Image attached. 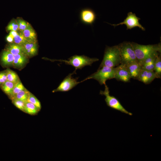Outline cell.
Returning <instances> with one entry per match:
<instances>
[{
    "label": "cell",
    "mask_w": 161,
    "mask_h": 161,
    "mask_svg": "<svg viewBox=\"0 0 161 161\" xmlns=\"http://www.w3.org/2000/svg\"><path fill=\"white\" fill-rule=\"evenodd\" d=\"M137 60L140 64L147 57L157 53H161L160 43L154 45H143L132 42Z\"/></svg>",
    "instance_id": "cell-1"
},
{
    "label": "cell",
    "mask_w": 161,
    "mask_h": 161,
    "mask_svg": "<svg viewBox=\"0 0 161 161\" xmlns=\"http://www.w3.org/2000/svg\"><path fill=\"white\" fill-rule=\"evenodd\" d=\"M121 63L120 51L118 45L106 47L103 59L98 69L106 66L114 67Z\"/></svg>",
    "instance_id": "cell-2"
},
{
    "label": "cell",
    "mask_w": 161,
    "mask_h": 161,
    "mask_svg": "<svg viewBox=\"0 0 161 161\" xmlns=\"http://www.w3.org/2000/svg\"><path fill=\"white\" fill-rule=\"evenodd\" d=\"M118 45L120 51V64L126 65L133 62L138 61L131 42H124Z\"/></svg>",
    "instance_id": "cell-3"
},
{
    "label": "cell",
    "mask_w": 161,
    "mask_h": 161,
    "mask_svg": "<svg viewBox=\"0 0 161 161\" xmlns=\"http://www.w3.org/2000/svg\"><path fill=\"white\" fill-rule=\"evenodd\" d=\"M98 60L99 59L96 58H90L84 55H75L69 58L68 60H59L57 61L74 67L75 70H76L77 69H81L86 66H91L93 63Z\"/></svg>",
    "instance_id": "cell-4"
},
{
    "label": "cell",
    "mask_w": 161,
    "mask_h": 161,
    "mask_svg": "<svg viewBox=\"0 0 161 161\" xmlns=\"http://www.w3.org/2000/svg\"><path fill=\"white\" fill-rule=\"evenodd\" d=\"M115 69V67L103 66L82 81L93 79L98 81L100 85H105L107 80L114 78Z\"/></svg>",
    "instance_id": "cell-5"
},
{
    "label": "cell",
    "mask_w": 161,
    "mask_h": 161,
    "mask_svg": "<svg viewBox=\"0 0 161 161\" xmlns=\"http://www.w3.org/2000/svg\"><path fill=\"white\" fill-rule=\"evenodd\" d=\"M105 89L104 91L100 90V94L105 96V100L107 105L110 108L127 114L129 115H132V114L127 111L122 105L119 100L109 94V91L108 86L104 85Z\"/></svg>",
    "instance_id": "cell-6"
},
{
    "label": "cell",
    "mask_w": 161,
    "mask_h": 161,
    "mask_svg": "<svg viewBox=\"0 0 161 161\" xmlns=\"http://www.w3.org/2000/svg\"><path fill=\"white\" fill-rule=\"evenodd\" d=\"M76 70H75L72 73L69 74L67 76L61 83L58 87L53 90V92H68L75 86L78 83L83 82L82 81H77L78 78H74L72 75L76 73Z\"/></svg>",
    "instance_id": "cell-7"
},
{
    "label": "cell",
    "mask_w": 161,
    "mask_h": 161,
    "mask_svg": "<svg viewBox=\"0 0 161 161\" xmlns=\"http://www.w3.org/2000/svg\"><path fill=\"white\" fill-rule=\"evenodd\" d=\"M140 19L137 17L135 14L132 12H130L127 14V16L123 21L117 24H109L114 27L119 25L125 24L127 27V30L131 29L136 27H138L142 30L145 31V28L139 23Z\"/></svg>",
    "instance_id": "cell-8"
},
{
    "label": "cell",
    "mask_w": 161,
    "mask_h": 161,
    "mask_svg": "<svg viewBox=\"0 0 161 161\" xmlns=\"http://www.w3.org/2000/svg\"><path fill=\"white\" fill-rule=\"evenodd\" d=\"M114 78L125 82L130 81L131 77L126 65L120 64L115 67Z\"/></svg>",
    "instance_id": "cell-9"
},
{
    "label": "cell",
    "mask_w": 161,
    "mask_h": 161,
    "mask_svg": "<svg viewBox=\"0 0 161 161\" xmlns=\"http://www.w3.org/2000/svg\"><path fill=\"white\" fill-rule=\"evenodd\" d=\"M81 21L86 24L92 25L96 18V15L94 12L90 9L82 10L80 13Z\"/></svg>",
    "instance_id": "cell-10"
},
{
    "label": "cell",
    "mask_w": 161,
    "mask_h": 161,
    "mask_svg": "<svg viewBox=\"0 0 161 161\" xmlns=\"http://www.w3.org/2000/svg\"><path fill=\"white\" fill-rule=\"evenodd\" d=\"M156 78L157 77L154 71H148L141 69L136 79L145 84H148Z\"/></svg>",
    "instance_id": "cell-11"
},
{
    "label": "cell",
    "mask_w": 161,
    "mask_h": 161,
    "mask_svg": "<svg viewBox=\"0 0 161 161\" xmlns=\"http://www.w3.org/2000/svg\"><path fill=\"white\" fill-rule=\"evenodd\" d=\"M28 56L24 53L14 55L13 66L15 68L21 69H22L28 62Z\"/></svg>",
    "instance_id": "cell-12"
},
{
    "label": "cell",
    "mask_w": 161,
    "mask_h": 161,
    "mask_svg": "<svg viewBox=\"0 0 161 161\" xmlns=\"http://www.w3.org/2000/svg\"><path fill=\"white\" fill-rule=\"evenodd\" d=\"M22 46L24 53L28 57H32L37 54L38 47L36 41H28Z\"/></svg>",
    "instance_id": "cell-13"
},
{
    "label": "cell",
    "mask_w": 161,
    "mask_h": 161,
    "mask_svg": "<svg viewBox=\"0 0 161 161\" xmlns=\"http://www.w3.org/2000/svg\"><path fill=\"white\" fill-rule=\"evenodd\" d=\"M131 78L136 79L141 70V66L138 61L131 63L126 65Z\"/></svg>",
    "instance_id": "cell-14"
},
{
    "label": "cell",
    "mask_w": 161,
    "mask_h": 161,
    "mask_svg": "<svg viewBox=\"0 0 161 161\" xmlns=\"http://www.w3.org/2000/svg\"><path fill=\"white\" fill-rule=\"evenodd\" d=\"M14 59V55L9 51L3 50L1 55V61L4 66H13Z\"/></svg>",
    "instance_id": "cell-15"
},
{
    "label": "cell",
    "mask_w": 161,
    "mask_h": 161,
    "mask_svg": "<svg viewBox=\"0 0 161 161\" xmlns=\"http://www.w3.org/2000/svg\"><path fill=\"white\" fill-rule=\"evenodd\" d=\"M21 32L28 41H36V32L29 23L27 27Z\"/></svg>",
    "instance_id": "cell-16"
},
{
    "label": "cell",
    "mask_w": 161,
    "mask_h": 161,
    "mask_svg": "<svg viewBox=\"0 0 161 161\" xmlns=\"http://www.w3.org/2000/svg\"><path fill=\"white\" fill-rule=\"evenodd\" d=\"M5 50L9 51L14 55L24 53L22 46L14 43H10L7 45Z\"/></svg>",
    "instance_id": "cell-17"
},
{
    "label": "cell",
    "mask_w": 161,
    "mask_h": 161,
    "mask_svg": "<svg viewBox=\"0 0 161 161\" xmlns=\"http://www.w3.org/2000/svg\"><path fill=\"white\" fill-rule=\"evenodd\" d=\"M40 110L34 105L28 101L25 102L24 112L31 115L37 114Z\"/></svg>",
    "instance_id": "cell-18"
},
{
    "label": "cell",
    "mask_w": 161,
    "mask_h": 161,
    "mask_svg": "<svg viewBox=\"0 0 161 161\" xmlns=\"http://www.w3.org/2000/svg\"><path fill=\"white\" fill-rule=\"evenodd\" d=\"M15 84L7 80L0 86L1 89L9 96L10 98L12 95Z\"/></svg>",
    "instance_id": "cell-19"
},
{
    "label": "cell",
    "mask_w": 161,
    "mask_h": 161,
    "mask_svg": "<svg viewBox=\"0 0 161 161\" xmlns=\"http://www.w3.org/2000/svg\"><path fill=\"white\" fill-rule=\"evenodd\" d=\"M154 71L157 78H160L161 76V54L158 55L156 58L155 63Z\"/></svg>",
    "instance_id": "cell-20"
},
{
    "label": "cell",
    "mask_w": 161,
    "mask_h": 161,
    "mask_svg": "<svg viewBox=\"0 0 161 161\" xmlns=\"http://www.w3.org/2000/svg\"><path fill=\"white\" fill-rule=\"evenodd\" d=\"M6 71L7 81L15 83L20 80L17 74L13 70L7 69Z\"/></svg>",
    "instance_id": "cell-21"
},
{
    "label": "cell",
    "mask_w": 161,
    "mask_h": 161,
    "mask_svg": "<svg viewBox=\"0 0 161 161\" xmlns=\"http://www.w3.org/2000/svg\"><path fill=\"white\" fill-rule=\"evenodd\" d=\"M30 93V92L25 88L17 93L13 98H15L25 102L27 101Z\"/></svg>",
    "instance_id": "cell-22"
},
{
    "label": "cell",
    "mask_w": 161,
    "mask_h": 161,
    "mask_svg": "<svg viewBox=\"0 0 161 161\" xmlns=\"http://www.w3.org/2000/svg\"><path fill=\"white\" fill-rule=\"evenodd\" d=\"M25 87L23 85L20 80L15 84L13 90L12 95L10 97V99L13 98L19 92L24 89Z\"/></svg>",
    "instance_id": "cell-23"
},
{
    "label": "cell",
    "mask_w": 161,
    "mask_h": 161,
    "mask_svg": "<svg viewBox=\"0 0 161 161\" xmlns=\"http://www.w3.org/2000/svg\"><path fill=\"white\" fill-rule=\"evenodd\" d=\"M27 42L28 41L21 32L14 38V43L21 46Z\"/></svg>",
    "instance_id": "cell-24"
},
{
    "label": "cell",
    "mask_w": 161,
    "mask_h": 161,
    "mask_svg": "<svg viewBox=\"0 0 161 161\" xmlns=\"http://www.w3.org/2000/svg\"><path fill=\"white\" fill-rule=\"evenodd\" d=\"M27 101L30 102L36 106L40 110L41 105L39 100L32 93L30 92Z\"/></svg>",
    "instance_id": "cell-25"
},
{
    "label": "cell",
    "mask_w": 161,
    "mask_h": 161,
    "mask_svg": "<svg viewBox=\"0 0 161 161\" xmlns=\"http://www.w3.org/2000/svg\"><path fill=\"white\" fill-rule=\"evenodd\" d=\"M13 103L18 109L24 112L25 102L15 98L11 99Z\"/></svg>",
    "instance_id": "cell-26"
},
{
    "label": "cell",
    "mask_w": 161,
    "mask_h": 161,
    "mask_svg": "<svg viewBox=\"0 0 161 161\" xmlns=\"http://www.w3.org/2000/svg\"><path fill=\"white\" fill-rule=\"evenodd\" d=\"M6 29L7 31H17L19 30L18 26L16 20H12L8 25Z\"/></svg>",
    "instance_id": "cell-27"
},
{
    "label": "cell",
    "mask_w": 161,
    "mask_h": 161,
    "mask_svg": "<svg viewBox=\"0 0 161 161\" xmlns=\"http://www.w3.org/2000/svg\"><path fill=\"white\" fill-rule=\"evenodd\" d=\"M16 21L18 24L19 30L21 32H22L27 27L29 23L20 18L18 19Z\"/></svg>",
    "instance_id": "cell-28"
},
{
    "label": "cell",
    "mask_w": 161,
    "mask_h": 161,
    "mask_svg": "<svg viewBox=\"0 0 161 161\" xmlns=\"http://www.w3.org/2000/svg\"><path fill=\"white\" fill-rule=\"evenodd\" d=\"M155 62L146 65L141 66V69L148 71H154Z\"/></svg>",
    "instance_id": "cell-29"
},
{
    "label": "cell",
    "mask_w": 161,
    "mask_h": 161,
    "mask_svg": "<svg viewBox=\"0 0 161 161\" xmlns=\"http://www.w3.org/2000/svg\"><path fill=\"white\" fill-rule=\"evenodd\" d=\"M7 81V80L6 70L0 72V86Z\"/></svg>",
    "instance_id": "cell-30"
},
{
    "label": "cell",
    "mask_w": 161,
    "mask_h": 161,
    "mask_svg": "<svg viewBox=\"0 0 161 161\" xmlns=\"http://www.w3.org/2000/svg\"><path fill=\"white\" fill-rule=\"evenodd\" d=\"M6 40L10 43H14V38L10 35L6 37Z\"/></svg>",
    "instance_id": "cell-31"
},
{
    "label": "cell",
    "mask_w": 161,
    "mask_h": 161,
    "mask_svg": "<svg viewBox=\"0 0 161 161\" xmlns=\"http://www.w3.org/2000/svg\"><path fill=\"white\" fill-rule=\"evenodd\" d=\"M18 34L17 31H11L9 34V35H11L13 38L16 36Z\"/></svg>",
    "instance_id": "cell-32"
}]
</instances>
